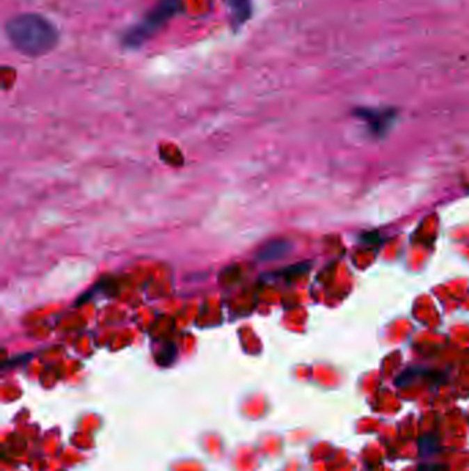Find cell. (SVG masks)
I'll use <instances>...</instances> for the list:
<instances>
[{
  "label": "cell",
  "mask_w": 469,
  "mask_h": 471,
  "mask_svg": "<svg viewBox=\"0 0 469 471\" xmlns=\"http://www.w3.org/2000/svg\"><path fill=\"white\" fill-rule=\"evenodd\" d=\"M11 45L25 56H43L58 40L56 26L36 14H21L8 21L6 26Z\"/></svg>",
  "instance_id": "obj_1"
},
{
  "label": "cell",
  "mask_w": 469,
  "mask_h": 471,
  "mask_svg": "<svg viewBox=\"0 0 469 471\" xmlns=\"http://www.w3.org/2000/svg\"><path fill=\"white\" fill-rule=\"evenodd\" d=\"M177 8V1L176 0H163L154 11L148 14V17L136 25L131 32L127 33L125 43L129 46L141 45L145 39H148L156 29H159L166 20L173 17L175 14Z\"/></svg>",
  "instance_id": "obj_2"
},
{
  "label": "cell",
  "mask_w": 469,
  "mask_h": 471,
  "mask_svg": "<svg viewBox=\"0 0 469 471\" xmlns=\"http://www.w3.org/2000/svg\"><path fill=\"white\" fill-rule=\"evenodd\" d=\"M291 251V242L284 238H276L266 242L257 252L260 261H274L285 256Z\"/></svg>",
  "instance_id": "obj_3"
},
{
  "label": "cell",
  "mask_w": 469,
  "mask_h": 471,
  "mask_svg": "<svg viewBox=\"0 0 469 471\" xmlns=\"http://www.w3.org/2000/svg\"><path fill=\"white\" fill-rule=\"evenodd\" d=\"M232 14L233 21L237 24H242L251 15V1L249 0H226Z\"/></svg>",
  "instance_id": "obj_4"
},
{
  "label": "cell",
  "mask_w": 469,
  "mask_h": 471,
  "mask_svg": "<svg viewBox=\"0 0 469 471\" xmlns=\"http://www.w3.org/2000/svg\"><path fill=\"white\" fill-rule=\"evenodd\" d=\"M174 358H175L174 346H166V349L157 355V361L160 365H170L174 361Z\"/></svg>",
  "instance_id": "obj_5"
}]
</instances>
